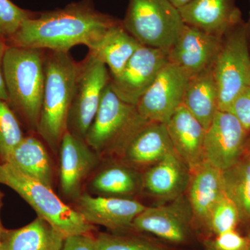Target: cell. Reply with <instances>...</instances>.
I'll use <instances>...</instances> for the list:
<instances>
[{
	"label": "cell",
	"mask_w": 250,
	"mask_h": 250,
	"mask_svg": "<svg viewBox=\"0 0 250 250\" xmlns=\"http://www.w3.org/2000/svg\"><path fill=\"white\" fill-rule=\"evenodd\" d=\"M249 133L228 111H218L204 141V159L224 171L233 165L240 157Z\"/></svg>",
	"instance_id": "12"
},
{
	"label": "cell",
	"mask_w": 250,
	"mask_h": 250,
	"mask_svg": "<svg viewBox=\"0 0 250 250\" xmlns=\"http://www.w3.org/2000/svg\"><path fill=\"white\" fill-rule=\"evenodd\" d=\"M222 39L184 24L174 45L167 51L168 62L189 77L213 66Z\"/></svg>",
	"instance_id": "14"
},
{
	"label": "cell",
	"mask_w": 250,
	"mask_h": 250,
	"mask_svg": "<svg viewBox=\"0 0 250 250\" xmlns=\"http://www.w3.org/2000/svg\"><path fill=\"white\" fill-rule=\"evenodd\" d=\"M97 237L98 250H172L157 242L135 235L100 233Z\"/></svg>",
	"instance_id": "29"
},
{
	"label": "cell",
	"mask_w": 250,
	"mask_h": 250,
	"mask_svg": "<svg viewBox=\"0 0 250 250\" xmlns=\"http://www.w3.org/2000/svg\"><path fill=\"white\" fill-rule=\"evenodd\" d=\"M148 122L140 116L136 106L117 96L109 82L85 141L100 156L121 155L130 139Z\"/></svg>",
	"instance_id": "5"
},
{
	"label": "cell",
	"mask_w": 250,
	"mask_h": 250,
	"mask_svg": "<svg viewBox=\"0 0 250 250\" xmlns=\"http://www.w3.org/2000/svg\"><path fill=\"white\" fill-rule=\"evenodd\" d=\"M167 62L166 51L141 45L121 74L111 77L110 85L118 98L136 106Z\"/></svg>",
	"instance_id": "10"
},
{
	"label": "cell",
	"mask_w": 250,
	"mask_h": 250,
	"mask_svg": "<svg viewBox=\"0 0 250 250\" xmlns=\"http://www.w3.org/2000/svg\"><path fill=\"white\" fill-rule=\"evenodd\" d=\"M136 232L151 233L174 245L191 241L194 230L191 208L186 195L166 205L147 207L135 218L131 228Z\"/></svg>",
	"instance_id": "9"
},
{
	"label": "cell",
	"mask_w": 250,
	"mask_h": 250,
	"mask_svg": "<svg viewBox=\"0 0 250 250\" xmlns=\"http://www.w3.org/2000/svg\"><path fill=\"white\" fill-rule=\"evenodd\" d=\"M110 80L108 67L90 52L78 62L75 92L67 118L69 133L85 141Z\"/></svg>",
	"instance_id": "8"
},
{
	"label": "cell",
	"mask_w": 250,
	"mask_h": 250,
	"mask_svg": "<svg viewBox=\"0 0 250 250\" xmlns=\"http://www.w3.org/2000/svg\"><path fill=\"white\" fill-rule=\"evenodd\" d=\"M178 10L184 24L220 39L243 20L236 0H193Z\"/></svg>",
	"instance_id": "17"
},
{
	"label": "cell",
	"mask_w": 250,
	"mask_h": 250,
	"mask_svg": "<svg viewBox=\"0 0 250 250\" xmlns=\"http://www.w3.org/2000/svg\"><path fill=\"white\" fill-rule=\"evenodd\" d=\"M37 12L20 8L11 0H0V36L8 40L16 34L26 20Z\"/></svg>",
	"instance_id": "30"
},
{
	"label": "cell",
	"mask_w": 250,
	"mask_h": 250,
	"mask_svg": "<svg viewBox=\"0 0 250 250\" xmlns=\"http://www.w3.org/2000/svg\"><path fill=\"white\" fill-rule=\"evenodd\" d=\"M45 49L8 47L4 59L7 103L30 133L37 131L45 88Z\"/></svg>",
	"instance_id": "2"
},
{
	"label": "cell",
	"mask_w": 250,
	"mask_h": 250,
	"mask_svg": "<svg viewBox=\"0 0 250 250\" xmlns=\"http://www.w3.org/2000/svg\"><path fill=\"white\" fill-rule=\"evenodd\" d=\"M4 193L0 190V250H3L2 243H1V235H2L4 228H3L1 221V210L3 207V199H4Z\"/></svg>",
	"instance_id": "35"
},
{
	"label": "cell",
	"mask_w": 250,
	"mask_h": 250,
	"mask_svg": "<svg viewBox=\"0 0 250 250\" xmlns=\"http://www.w3.org/2000/svg\"><path fill=\"white\" fill-rule=\"evenodd\" d=\"M213 70L218 87L219 111H228L238 94L250 85L248 21L243 20L222 38Z\"/></svg>",
	"instance_id": "7"
},
{
	"label": "cell",
	"mask_w": 250,
	"mask_h": 250,
	"mask_svg": "<svg viewBox=\"0 0 250 250\" xmlns=\"http://www.w3.org/2000/svg\"><path fill=\"white\" fill-rule=\"evenodd\" d=\"M187 196L191 208L194 230L205 236L210 213L226 194L223 171L204 160L190 170Z\"/></svg>",
	"instance_id": "13"
},
{
	"label": "cell",
	"mask_w": 250,
	"mask_h": 250,
	"mask_svg": "<svg viewBox=\"0 0 250 250\" xmlns=\"http://www.w3.org/2000/svg\"><path fill=\"white\" fill-rule=\"evenodd\" d=\"M174 151L191 170L205 160L206 129L182 104L166 123Z\"/></svg>",
	"instance_id": "18"
},
{
	"label": "cell",
	"mask_w": 250,
	"mask_h": 250,
	"mask_svg": "<svg viewBox=\"0 0 250 250\" xmlns=\"http://www.w3.org/2000/svg\"><path fill=\"white\" fill-rule=\"evenodd\" d=\"M122 24L141 45L166 52L185 24L169 0H129Z\"/></svg>",
	"instance_id": "6"
},
{
	"label": "cell",
	"mask_w": 250,
	"mask_h": 250,
	"mask_svg": "<svg viewBox=\"0 0 250 250\" xmlns=\"http://www.w3.org/2000/svg\"><path fill=\"white\" fill-rule=\"evenodd\" d=\"M8 46L6 39L0 36V100L7 101V93L4 79V59Z\"/></svg>",
	"instance_id": "34"
},
{
	"label": "cell",
	"mask_w": 250,
	"mask_h": 250,
	"mask_svg": "<svg viewBox=\"0 0 250 250\" xmlns=\"http://www.w3.org/2000/svg\"><path fill=\"white\" fill-rule=\"evenodd\" d=\"M59 151L61 191L67 198L76 200L82 194L85 179L98 166L100 156L84 140L67 131L62 136Z\"/></svg>",
	"instance_id": "15"
},
{
	"label": "cell",
	"mask_w": 250,
	"mask_h": 250,
	"mask_svg": "<svg viewBox=\"0 0 250 250\" xmlns=\"http://www.w3.org/2000/svg\"><path fill=\"white\" fill-rule=\"evenodd\" d=\"M169 1L172 3L174 7L178 9L179 8L188 4V3L191 2L193 0H169Z\"/></svg>",
	"instance_id": "36"
},
{
	"label": "cell",
	"mask_w": 250,
	"mask_h": 250,
	"mask_svg": "<svg viewBox=\"0 0 250 250\" xmlns=\"http://www.w3.org/2000/svg\"><path fill=\"white\" fill-rule=\"evenodd\" d=\"M65 237L44 219L38 216L22 228H4L3 250H62Z\"/></svg>",
	"instance_id": "22"
},
{
	"label": "cell",
	"mask_w": 250,
	"mask_h": 250,
	"mask_svg": "<svg viewBox=\"0 0 250 250\" xmlns=\"http://www.w3.org/2000/svg\"><path fill=\"white\" fill-rule=\"evenodd\" d=\"M142 188V176L129 166L118 164L103 169L90 183L91 191L101 196L129 198Z\"/></svg>",
	"instance_id": "26"
},
{
	"label": "cell",
	"mask_w": 250,
	"mask_h": 250,
	"mask_svg": "<svg viewBox=\"0 0 250 250\" xmlns=\"http://www.w3.org/2000/svg\"><path fill=\"white\" fill-rule=\"evenodd\" d=\"M248 139L250 141V132L249 133V135H248Z\"/></svg>",
	"instance_id": "38"
},
{
	"label": "cell",
	"mask_w": 250,
	"mask_h": 250,
	"mask_svg": "<svg viewBox=\"0 0 250 250\" xmlns=\"http://www.w3.org/2000/svg\"><path fill=\"white\" fill-rule=\"evenodd\" d=\"M121 21L98 11L93 0H81L62 9L37 13L6 41L10 47L69 52L72 47L83 45L92 50Z\"/></svg>",
	"instance_id": "1"
},
{
	"label": "cell",
	"mask_w": 250,
	"mask_h": 250,
	"mask_svg": "<svg viewBox=\"0 0 250 250\" xmlns=\"http://www.w3.org/2000/svg\"><path fill=\"white\" fill-rule=\"evenodd\" d=\"M225 192L236 204L241 226L250 233V141L247 139L243 152L231 167L223 171Z\"/></svg>",
	"instance_id": "25"
},
{
	"label": "cell",
	"mask_w": 250,
	"mask_h": 250,
	"mask_svg": "<svg viewBox=\"0 0 250 250\" xmlns=\"http://www.w3.org/2000/svg\"><path fill=\"white\" fill-rule=\"evenodd\" d=\"M22 123L7 103L0 100V163H6L25 135Z\"/></svg>",
	"instance_id": "27"
},
{
	"label": "cell",
	"mask_w": 250,
	"mask_h": 250,
	"mask_svg": "<svg viewBox=\"0 0 250 250\" xmlns=\"http://www.w3.org/2000/svg\"><path fill=\"white\" fill-rule=\"evenodd\" d=\"M174 152L165 123L149 121L130 139L121 155L126 164L153 165Z\"/></svg>",
	"instance_id": "20"
},
{
	"label": "cell",
	"mask_w": 250,
	"mask_h": 250,
	"mask_svg": "<svg viewBox=\"0 0 250 250\" xmlns=\"http://www.w3.org/2000/svg\"><path fill=\"white\" fill-rule=\"evenodd\" d=\"M62 250H98V237L93 232L67 237Z\"/></svg>",
	"instance_id": "33"
},
{
	"label": "cell",
	"mask_w": 250,
	"mask_h": 250,
	"mask_svg": "<svg viewBox=\"0 0 250 250\" xmlns=\"http://www.w3.org/2000/svg\"><path fill=\"white\" fill-rule=\"evenodd\" d=\"M44 66L45 88L36 134L52 150L57 152L67 131L78 62L69 52L45 50Z\"/></svg>",
	"instance_id": "3"
},
{
	"label": "cell",
	"mask_w": 250,
	"mask_h": 250,
	"mask_svg": "<svg viewBox=\"0 0 250 250\" xmlns=\"http://www.w3.org/2000/svg\"><path fill=\"white\" fill-rule=\"evenodd\" d=\"M248 23V29H249V45H250V12L249 14V17L247 20Z\"/></svg>",
	"instance_id": "37"
},
{
	"label": "cell",
	"mask_w": 250,
	"mask_h": 250,
	"mask_svg": "<svg viewBox=\"0 0 250 250\" xmlns=\"http://www.w3.org/2000/svg\"><path fill=\"white\" fill-rule=\"evenodd\" d=\"M0 184L17 192L34 208L38 216L65 238L93 233L96 229L76 209L64 203L54 192L53 188L31 178L8 163H0Z\"/></svg>",
	"instance_id": "4"
},
{
	"label": "cell",
	"mask_w": 250,
	"mask_h": 250,
	"mask_svg": "<svg viewBox=\"0 0 250 250\" xmlns=\"http://www.w3.org/2000/svg\"><path fill=\"white\" fill-rule=\"evenodd\" d=\"M141 45L123 27L121 21L107 31L96 48L88 52L106 65L111 77H116Z\"/></svg>",
	"instance_id": "24"
},
{
	"label": "cell",
	"mask_w": 250,
	"mask_h": 250,
	"mask_svg": "<svg viewBox=\"0 0 250 250\" xmlns=\"http://www.w3.org/2000/svg\"><path fill=\"white\" fill-rule=\"evenodd\" d=\"M248 1H249L250 4V0H248Z\"/></svg>",
	"instance_id": "39"
},
{
	"label": "cell",
	"mask_w": 250,
	"mask_h": 250,
	"mask_svg": "<svg viewBox=\"0 0 250 250\" xmlns=\"http://www.w3.org/2000/svg\"><path fill=\"white\" fill-rule=\"evenodd\" d=\"M189 179L190 170L174 151L146 171L143 188L154 197L172 200L187 192Z\"/></svg>",
	"instance_id": "19"
},
{
	"label": "cell",
	"mask_w": 250,
	"mask_h": 250,
	"mask_svg": "<svg viewBox=\"0 0 250 250\" xmlns=\"http://www.w3.org/2000/svg\"><path fill=\"white\" fill-rule=\"evenodd\" d=\"M240 225L241 219L236 204L225 194L213 207L205 236L202 240L217 236L230 230H238Z\"/></svg>",
	"instance_id": "28"
},
{
	"label": "cell",
	"mask_w": 250,
	"mask_h": 250,
	"mask_svg": "<svg viewBox=\"0 0 250 250\" xmlns=\"http://www.w3.org/2000/svg\"><path fill=\"white\" fill-rule=\"evenodd\" d=\"M42 141L35 133L24 136L6 163L31 178L53 188V166Z\"/></svg>",
	"instance_id": "21"
},
{
	"label": "cell",
	"mask_w": 250,
	"mask_h": 250,
	"mask_svg": "<svg viewBox=\"0 0 250 250\" xmlns=\"http://www.w3.org/2000/svg\"><path fill=\"white\" fill-rule=\"evenodd\" d=\"M228 111L236 116L243 127L250 132V85L238 94Z\"/></svg>",
	"instance_id": "32"
},
{
	"label": "cell",
	"mask_w": 250,
	"mask_h": 250,
	"mask_svg": "<svg viewBox=\"0 0 250 250\" xmlns=\"http://www.w3.org/2000/svg\"><path fill=\"white\" fill-rule=\"evenodd\" d=\"M202 245L205 250H250V233L230 230L202 240Z\"/></svg>",
	"instance_id": "31"
},
{
	"label": "cell",
	"mask_w": 250,
	"mask_h": 250,
	"mask_svg": "<svg viewBox=\"0 0 250 250\" xmlns=\"http://www.w3.org/2000/svg\"><path fill=\"white\" fill-rule=\"evenodd\" d=\"M75 201V209L88 223L116 231L130 229L135 218L146 208L131 198L93 196L86 193L81 194Z\"/></svg>",
	"instance_id": "16"
},
{
	"label": "cell",
	"mask_w": 250,
	"mask_h": 250,
	"mask_svg": "<svg viewBox=\"0 0 250 250\" xmlns=\"http://www.w3.org/2000/svg\"><path fill=\"white\" fill-rule=\"evenodd\" d=\"M189 77L167 62L136 104L140 116L151 122L167 123L183 103Z\"/></svg>",
	"instance_id": "11"
},
{
	"label": "cell",
	"mask_w": 250,
	"mask_h": 250,
	"mask_svg": "<svg viewBox=\"0 0 250 250\" xmlns=\"http://www.w3.org/2000/svg\"><path fill=\"white\" fill-rule=\"evenodd\" d=\"M183 104L208 129L218 109V90L213 67L190 77L183 99Z\"/></svg>",
	"instance_id": "23"
}]
</instances>
